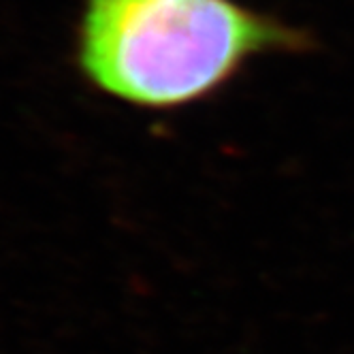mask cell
<instances>
[{
  "instance_id": "6da1fadb",
  "label": "cell",
  "mask_w": 354,
  "mask_h": 354,
  "mask_svg": "<svg viewBox=\"0 0 354 354\" xmlns=\"http://www.w3.org/2000/svg\"><path fill=\"white\" fill-rule=\"evenodd\" d=\"M314 47L306 28L237 0H88L77 56L98 90L169 111L214 96L252 60Z\"/></svg>"
}]
</instances>
